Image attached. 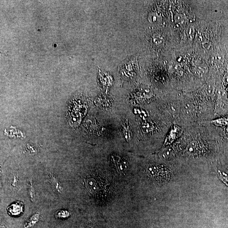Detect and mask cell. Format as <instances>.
<instances>
[{"label":"cell","instance_id":"6da1fadb","mask_svg":"<svg viewBox=\"0 0 228 228\" xmlns=\"http://www.w3.org/2000/svg\"><path fill=\"white\" fill-rule=\"evenodd\" d=\"M138 70L137 57H133L127 60L124 63L121 69L120 72L124 78L131 79L136 76V72Z\"/></svg>","mask_w":228,"mask_h":228},{"label":"cell","instance_id":"7a4b0ae2","mask_svg":"<svg viewBox=\"0 0 228 228\" xmlns=\"http://www.w3.org/2000/svg\"><path fill=\"white\" fill-rule=\"evenodd\" d=\"M88 179L87 180V188H90V191L93 192V193H99V192H101V194H103V196H106L108 195V190H107L108 188H107V185L108 184H107V183L105 181L101 180V182L98 183V181L97 182L95 179Z\"/></svg>","mask_w":228,"mask_h":228},{"label":"cell","instance_id":"3957f363","mask_svg":"<svg viewBox=\"0 0 228 228\" xmlns=\"http://www.w3.org/2000/svg\"><path fill=\"white\" fill-rule=\"evenodd\" d=\"M111 161L115 168L119 172L124 173L128 168V163L119 155H112Z\"/></svg>","mask_w":228,"mask_h":228},{"label":"cell","instance_id":"277c9868","mask_svg":"<svg viewBox=\"0 0 228 228\" xmlns=\"http://www.w3.org/2000/svg\"><path fill=\"white\" fill-rule=\"evenodd\" d=\"M147 172L148 175H150L151 177L156 179H157V178L158 179L160 178L163 179V178H166L164 175H167L166 170H165L164 168L155 165H153L148 167Z\"/></svg>","mask_w":228,"mask_h":228},{"label":"cell","instance_id":"5b68a950","mask_svg":"<svg viewBox=\"0 0 228 228\" xmlns=\"http://www.w3.org/2000/svg\"><path fill=\"white\" fill-rule=\"evenodd\" d=\"M24 205L20 201L16 202L8 207L7 209L9 213L12 216H17L23 213Z\"/></svg>","mask_w":228,"mask_h":228},{"label":"cell","instance_id":"8992f818","mask_svg":"<svg viewBox=\"0 0 228 228\" xmlns=\"http://www.w3.org/2000/svg\"><path fill=\"white\" fill-rule=\"evenodd\" d=\"M121 129L125 139L127 140H129L131 139L132 138V132L127 120H124L122 123Z\"/></svg>","mask_w":228,"mask_h":228},{"label":"cell","instance_id":"52a82bcc","mask_svg":"<svg viewBox=\"0 0 228 228\" xmlns=\"http://www.w3.org/2000/svg\"><path fill=\"white\" fill-rule=\"evenodd\" d=\"M40 218V214L36 213L32 215L31 218L28 220L24 224L25 228H30L35 225L37 222H39Z\"/></svg>","mask_w":228,"mask_h":228},{"label":"cell","instance_id":"ba28073f","mask_svg":"<svg viewBox=\"0 0 228 228\" xmlns=\"http://www.w3.org/2000/svg\"><path fill=\"white\" fill-rule=\"evenodd\" d=\"M53 185L55 186V188L58 193H61L63 192V188L61 185L60 183L56 177L53 175H51L50 176Z\"/></svg>","mask_w":228,"mask_h":228},{"label":"cell","instance_id":"9c48e42d","mask_svg":"<svg viewBox=\"0 0 228 228\" xmlns=\"http://www.w3.org/2000/svg\"><path fill=\"white\" fill-rule=\"evenodd\" d=\"M211 122L216 126H226L228 125V118L223 117L212 121Z\"/></svg>","mask_w":228,"mask_h":228},{"label":"cell","instance_id":"30bf717a","mask_svg":"<svg viewBox=\"0 0 228 228\" xmlns=\"http://www.w3.org/2000/svg\"><path fill=\"white\" fill-rule=\"evenodd\" d=\"M176 133H177V129L175 127L174 129L171 130L165 142L167 145L170 144L174 141L175 139Z\"/></svg>","mask_w":228,"mask_h":228},{"label":"cell","instance_id":"8fae6325","mask_svg":"<svg viewBox=\"0 0 228 228\" xmlns=\"http://www.w3.org/2000/svg\"><path fill=\"white\" fill-rule=\"evenodd\" d=\"M199 143L196 141L191 142L188 147V150L190 153H195L197 151L199 148Z\"/></svg>","mask_w":228,"mask_h":228},{"label":"cell","instance_id":"7c38bea8","mask_svg":"<svg viewBox=\"0 0 228 228\" xmlns=\"http://www.w3.org/2000/svg\"><path fill=\"white\" fill-rule=\"evenodd\" d=\"M28 187L30 197L32 201H33L34 197H35V189H34V187H33L32 181L31 180L28 183Z\"/></svg>","mask_w":228,"mask_h":228},{"label":"cell","instance_id":"4fadbf2b","mask_svg":"<svg viewBox=\"0 0 228 228\" xmlns=\"http://www.w3.org/2000/svg\"><path fill=\"white\" fill-rule=\"evenodd\" d=\"M56 216L59 218H67L70 216V213L66 210L58 211L56 213Z\"/></svg>","mask_w":228,"mask_h":228},{"label":"cell","instance_id":"5bb4252c","mask_svg":"<svg viewBox=\"0 0 228 228\" xmlns=\"http://www.w3.org/2000/svg\"><path fill=\"white\" fill-rule=\"evenodd\" d=\"M135 113H137L138 115L140 116V117L144 118V119H145L146 117V113H145V112L141 110V109H135Z\"/></svg>","mask_w":228,"mask_h":228},{"label":"cell","instance_id":"9a60e30c","mask_svg":"<svg viewBox=\"0 0 228 228\" xmlns=\"http://www.w3.org/2000/svg\"><path fill=\"white\" fill-rule=\"evenodd\" d=\"M144 124L142 126V129L144 131H145V132H149L150 130V127H151V125H150L148 123Z\"/></svg>","mask_w":228,"mask_h":228},{"label":"cell","instance_id":"2e32d148","mask_svg":"<svg viewBox=\"0 0 228 228\" xmlns=\"http://www.w3.org/2000/svg\"><path fill=\"white\" fill-rule=\"evenodd\" d=\"M17 182H18V179H17V177H15L13 178V181L11 183L13 186H15L16 184H17Z\"/></svg>","mask_w":228,"mask_h":228},{"label":"cell","instance_id":"e0dca14e","mask_svg":"<svg viewBox=\"0 0 228 228\" xmlns=\"http://www.w3.org/2000/svg\"><path fill=\"white\" fill-rule=\"evenodd\" d=\"M1 228H6L5 227L2 226L1 227Z\"/></svg>","mask_w":228,"mask_h":228},{"label":"cell","instance_id":"ac0fdd59","mask_svg":"<svg viewBox=\"0 0 228 228\" xmlns=\"http://www.w3.org/2000/svg\"><path fill=\"white\" fill-rule=\"evenodd\" d=\"M226 130H227V132L228 133V127L227 128V129Z\"/></svg>","mask_w":228,"mask_h":228}]
</instances>
